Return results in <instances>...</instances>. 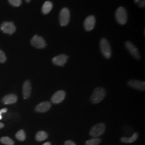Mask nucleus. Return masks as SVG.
I'll return each instance as SVG.
<instances>
[{
    "label": "nucleus",
    "mask_w": 145,
    "mask_h": 145,
    "mask_svg": "<svg viewBox=\"0 0 145 145\" xmlns=\"http://www.w3.org/2000/svg\"><path fill=\"white\" fill-rule=\"evenodd\" d=\"M106 96L105 90L102 87L96 88L92 94L90 100L93 104H98L102 101Z\"/></svg>",
    "instance_id": "f257e3e1"
},
{
    "label": "nucleus",
    "mask_w": 145,
    "mask_h": 145,
    "mask_svg": "<svg viewBox=\"0 0 145 145\" xmlns=\"http://www.w3.org/2000/svg\"><path fill=\"white\" fill-rule=\"evenodd\" d=\"M100 47L104 57L106 59L110 58L112 54L111 48L110 43L105 38H102L101 39L100 42Z\"/></svg>",
    "instance_id": "f03ea898"
},
{
    "label": "nucleus",
    "mask_w": 145,
    "mask_h": 145,
    "mask_svg": "<svg viewBox=\"0 0 145 145\" xmlns=\"http://www.w3.org/2000/svg\"><path fill=\"white\" fill-rule=\"evenodd\" d=\"M116 17L117 22L121 25H124L127 21V14L123 7H119L116 12Z\"/></svg>",
    "instance_id": "7ed1b4c3"
},
{
    "label": "nucleus",
    "mask_w": 145,
    "mask_h": 145,
    "mask_svg": "<svg viewBox=\"0 0 145 145\" xmlns=\"http://www.w3.org/2000/svg\"><path fill=\"white\" fill-rule=\"evenodd\" d=\"M105 125L104 123H99L94 125L90 131V135L94 138H97L105 132Z\"/></svg>",
    "instance_id": "20e7f679"
},
{
    "label": "nucleus",
    "mask_w": 145,
    "mask_h": 145,
    "mask_svg": "<svg viewBox=\"0 0 145 145\" xmlns=\"http://www.w3.org/2000/svg\"><path fill=\"white\" fill-rule=\"evenodd\" d=\"M70 20V12L67 8H64L60 12L59 21L62 26H67Z\"/></svg>",
    "instance_id": "39448f33"
},
{
    "label": "nucleus",
    "mask_w": 145,
    "mask_h": 145,
    "mask_svg": "<svg viewBox=\"0 0 145 145\" xmlns=\"http://www.w3.org/2000/svg\"><path fill=\"white\" fill-rule=\"evenodd\" d=\"M31 45L37 48L42 49L46 46L47 44L44 38L42 37L35 35L32 38L31 40Z\"/></svg>",
    "instance_id": "423d86ee"
},
{
    "label": "nucleus",
    "mask_w": 145,
    "mask_h": 145,
    "mask_svg": "<svg viewBox=\"0 0 145 145\" xmlns=\"http://www.w3.org/2000/svg\"><path fill=\"white\" fill-rule=\"evenodd\" d=\"M1 30L5 33L12 35L15 32L16 28L12 22H5L2 24Z\"/></svg>",
    "instance_id": "0eeeda50"
},
{
    "label": "nucleus",
    "mask_w": 145,
    "mask_h": 145,
    "mask_svg": "<svg viewBox=\"0 0 145 145\" xmlns=\"http://www.w3.org/2000/svg\"><path fill=\"white\" fill-rule=\"evenodd\" d=\"M125 45L127 50L135 59H137V60H140V53L137 48L135 46L132 42H125Z\"/></svg>",
    "instance_id": "6e6552de"
},
{
    "label": "nucleus",
    "mask_w": 145,
    "mask_h": 145,
    "mask_svg": "<svg viewBox=\"0 0 145 145\" xmlns=\"http://www.w3.org/2000/svg\"><path fill=\"white\" fill-rule=\"evenodd\" d=\"M66 97V93L63 90H59L54 93L51 97V101L54 104L61 103Z\"/></svg>",
    "instance_id": "1a4fd4ad"
},
{
    "label": "nucleus",
    "mask_w": 145,
    "mask_h": 145,
    "mask_svg": "<svg viewBox=\"0 0 145 145\" xmlns=\"http://www.w3.org/2000/svg\"><path fill=\"white\" fill-rule=\"evenodd\" d=\"M128 85L131 88L139 90L141 91H144L145 89V82L139 80H131L128 81Z\"/></svg>",
    "instance_id": "9d476101"
},
{
    "label": "nucleus",
    "mask_w": 145,
    "mask_h": 145,
    "mask_svg": "<svg viewBox=\"0 0 145 145\" xmlns=\"http://www.w3.org/2000/svg\"><path fill=\"white\" fill-rule=\"evenodd\" d=\"M68 56L65 54H60L52 59V62L58 66H63L67 62Z\"/></svg>",
    "instance_id": "9b49d317"
},
{
    "label": "nucleus",
    "mask_w": 145,
    "mask_h": 145,
    "mask_svg": "<svg viewBox=\"0 0 145 145\" xmlns=\"http://www.w3.org/2000/svg\"><path fill=\"white\" fill-rule=\"evenodd\" d=\"M23 98L25 99H28L31 96L32 90V85L29 80H26L23 85Z\"/></svg>",
    "instance_id": "f8f14e48"
},
{
    "label": "nucleus",
    "mask_w": 145,
    "mask_h": 145,
    "mask_svg": "<svg viewBox=\"0 0 145 145\" xmlns=\"http://www.w3.org/2000/svg\"><path fill=\"white\" fill-rule=\"evenodd\" d=\"M96 23V20L93 16H89L86 19L84 23V26L87 31L93 30Z\"/></svg>",
    "instance_id": "ddd939ff"
},
{
    "label": "nucleus",
    "mask_w": 145,
    "mask_h": 145,
    "mask_svg": "<svg viewBox=\"0 0 145 145\" xmlns=\"http://www.w3.org/2000/svg\"><path fill=\"white\" fill-rule=\"evenodd\" d=\"M51 103L50 102H43L38 104L37 105L35 110L38 112H46L51 108Z\"/></svg>",
    "instance_id": "4468645a"
},
{
    "label": "nucleus",
    "mask_w": 145,
    "mask_h": 145,
    "mask_svg": "<svg viewBox=\"0 0 145 145\" xmlns=\"http://www.w3.org/2000/svg\"><path fill=\"white\" fill-rule=\"evenodd\" d=\"M17 101V96L15 94H9L5 96L2 99V102L5 104L15 103Z\"/></svg>",
    "instance_id": "2eb2a0df"
},
{
    "label": "nucleus",
    "mask_w": 145,
    "mask_h": 145,
    "mask_svg": "<svg viewBox=\"0 0 145 145\" xmlns=\"http://www.w3.org/2000/svg\"><path fill=\"white\" fill-rule=\"evenodd\" d=\"M138 137H139L138 133L135 132L133 135L130 138H127V137H122V138H121L120 141L122 142L126 143V144H131V143H133V142L135 141L137 139H138Z\"/></svg>",
    "instance_id": "dca6fc26"
},
{
    "label": "nucleus",
    "mask_w": 145,
    "mask_h": 145,
    "mask_svg": "<svg viewBox=\"0 0 145 145\" xmlns=\"http://www.w3.org/2000/svg\"><path fill=\"white\" fill-rule=\"evenodd\" d=\"M52 8L53 4L52 2L50 1H46L42 5V12L44 14H47L52 10Z\"/></svg>",
    "instance_id": "f3484780"
},
{
    "label": "nucleus",
    "mask_w": 145,
    "mask_h": 145,
    "mask_svg": "<svg viewBox=\"0 0 145 145\" xmlns=\"http://www.w3.org/2000/svg\"><path fill=\"white\" fill-rule=\"evenodd\" d=\"M48 138V134L46 132L40 131L37 132L36 135V139L38 141H43L44 140H46Z\"/></svg>",
    "instance_id": "a211bd4d"
},
{
    "label": "nucleus",
    "mask_w": 145,
    "mask_h": 145,
    "mask_svg": "<svg viewBox=\"0 0 145 145\" xmlns=\"http://www.w3.org/2000/svg\"><path fill=\"white\" fill-rule=\"evenodd\" d=\"M16 138L21 141H23L26 139V134L23 130H20L16 134Z\"/></svg>",
    "instance_id": "6ab92c4d"
},
{
    "label": "nucleus",
    "mask_w": 145,
    "mask_h": 145,
    "mask_svg": "<svg viewBox=\"0 0 145 145\" xmlns=\"http://www.w3.org/2000/svg\"><path fill=\"white\" fill-rule=\"evenodd\" d=\"M0 141L1 143L5 145H14V141L11 139L10 138L8 137H4L0 139Z\"/></svg>",
    "instance_id": "aec40b11"
},
{
    "label": "nucleus",
    "mask_w": 145,
    "mask_h": 145,
    "mask_svg": "<svg viewBox=\"0 0 145 145\" xmlns=\"http://www.w3.org/2000/svg\"><path fill=\"white\" fill-rule=\"evenodd\" d=\"M101 142V139L98 138H94L86 142V145H99Z\"/></svg>",
    "instance_id": "412c9836"
},
{
    "label": "nucleus",
    "mask_w": 145,
    "mask_h": 145,
    "mask_svg": "<svg viewBox=\"0 0 145 145\" xmlns=\"http://www.w3.org/2000/svg\"><path fill=\"white\" fill-rule=\"evenodd\" d=\"M9 2L11 5L14 7H19L22 5V0H9Z\"/></svg>",
    "instance_id": "4be33fe9"
},
{
    "label": "nucleus",
    "mask_w": 145,
    "mask_h": 145,
    "mask_svg": "<svg viewBox=\"0 0 145 145\" xmlns=\"http://www.w3.org/2000/svg\"><path fill=\"white\" fill-rule=\"evenodd\" d=\"M7 61V57L5 56V53L0 50V62L1 63H5Z\"/></svg>",
    "instance_id": "5701e85b"
},
{
    "label": "nucleus",
    "mask_w": 145,
    "mask_h": 145,
    "mask_svg": "<svg viewBox=\"0 0 145 145\" xmlns=\"http://www.w3.org/2000/svg\"><path fill=\"white\" fill-rule=\"evenodd\" d=\"M135 2L137 3L141 8H144L145 5V0H135Z\"/></svg>",
    "instance_id": "b1692460"
},
{
    "label": "nucleus",
    "mask_w": 145,
    "mask_h": 145,
    "mask_svg": "<svg viewBox=\"0 0 145 145\" xmlns=\"http://www.w3.org/2000/svg\"><path fill=\"white\" fill-rule=\"evenodd\" d=\"M8 111L7 108H3V109H1L0 110V120L2 119V114H5V112H7Z\"/></svg>",
    "instance_id": "393cba45"
},
{
    "label": "nucleus",
    "mask_w": 145,
    "mask_h": 145,
    "mask_svg": "<svg viewBox=\"0 0 145 145\" xmlns=\"http://www.w3.org/2000/svg\"><path fill=\"white\" fill-rule=\"evenodd\" d=\"M64 145H76L74 142L72 140H67L65 142Z\"/></svg>",
    "instance_id": "a878e982"
},
{
    "label": "nucleus",
    "mask_w": 145,
    "mask_h": 145,
    "mask_svg": "<svg viewBox=\"0 0 145 145\" xmlns=\"http://www.w3.org/2000/svg\"><path fill=\"white\" fill-rule=\"evenodd\" d=\"M4 126H5V125H4V124H3L2 123H1V122H0V129H1L3 128V127H4Z\"/></svg>",
    "instance_id": "bb28decb"
},
{
    "label": "nucleus",
    "mask_w": 145,
    "mask_h": 145,
    "mask_svg": "<svg viewBox=\"0 0 145 145\" xmlns=\"http://www.w3.org/2000/svg\"><path fill=\"white\" fill-rule=\"evenodd\" d=\"M42 145H51V144L50 142H46L44 143Z\"/></svg>",
    "instance_id": "cd10ccee"
},
{
    "label": "nucleus",
    "mask_w": 145,
    "mask_h": 145,
    "mask_svg": "<svg viewBox=\"0 0 145 145\" xmlns=\"http://www.w3.org/2000/svg\"><path fill=\"white\" fill-rule=\"evenodd\" d=\"M25 1H26V2H27V3H29V2H30L31 1V0H25Z\"/></svg>",
    "instance_id": "c85d7f7f"
}]
</instances>
